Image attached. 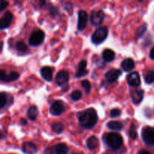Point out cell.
Masks as SVG:
<instances>
[{
    "instance_id": "6da1fadb",
    "label": "cell",
    "mask_w": 154,
    "mask_h": 154,
    "mask_svg": "<svg viewBox=\"0 0 154 154\" xmlns=\"http://www.w3.org/2000/svg\"><path fill=\"white\" fill-rule=\"evenodd\" d=\"M78 121L84 129H92L96 126L98 121L96 111L91 108L82 111L78 115Z\"/></svg>"
},
{
    "instance_id": "7a4b0ae2",
    "label": "cell",
    "mask_w": 154,
    "mask_h": 154,
    "mask_svg": "<svg viewBox=\"0 0 154 154\" xmlns=\"http://www.w3.org/2000/svg\"><path fill=\"white\" fill-rule=\"evenodd\" d=\"M106 143L113 150H118L123 146V140L121 135L117 132H111L106 136Z\"/></svg>"
},
{
    "instance_id": "3957f363",
    "label": "cell",
    "mask_w": 154,
    "mask_h": 154,
    "mask_svg": "<svg viewBox=\"0 0 154 154\" xmlns=\"http://www.w3.org/2000/svg\"><path fill=\"white\" fill-rule=\"evenodd\" d=\"M141 138L144 144L154 147V128L145 126L141 131Z\"/></svg>"
},
{
    "instance_id": "277c9868",
    "label": "cell",
    "mask_w": 154,
    "mask_h": 154,
    "mask_svg": "<svg viewBox=\"0 0 154 154\" xmlns=\"http://www.w3.org/2000/svg\"><path fill=\"white\" fill-rule=\"evenodd\" d=\"M108 35V29L106 26H102L96 30L92 35V42L96 45L102 43L107 38Z\"/></svg>"
},
{
    "instance_id": "5b68a950",
    "label": "cell",
    "mask_w": 154,
    "mask_h": 154,
    "mask_svg": "<svg viewBox=\"0 0 154 154\" xmlns=\"http://www.w3.org/2000/svg\"><path fill=\"white\" fill-rule=\"evenodd\" d=\"M45 38V34L42 30H35L30 35L29 39V43L32 46H38L43 43Z\"/></svg>"
},
{
    "instance_id": "8992f818",
    "label": "cell",
    "mask_w": 154,
    "mask_h": 154,
    "mask_svg": "<svg viewBox=\"0 0 154 154\" xmlns=\"http://www.w3.org/2000/svg\"><path fill=\"white\" fill-rule=\"evenodd\" d=\"M105 14L102 11H93L90 16V23L93 26H99L103 23Z\"/></svg>"
},
{
    "instance_id": "52a82bcc",
    "label": "cell",
    "mask_w": 154,
    "mask_h": 154,
    "mask_svg": "<svg viewBox=\"0 0 154 154\" xmlns=\"http://www.w3.org/2000/svg\"><path fill=\"white\" fill-rule=\"evenodd\" d=\"M20 75L16 72H11L10 73H7L5 70L0 69V81L3 82H11L16 81L19 78Z\"/></svg>"
},
{
    "instance_id": "ba28073f",
    "label": "cell",
    "mask_w": 154,
    "mask_h": 154,
    "mask_svg": "<svg viewBox=\"0 0 154 154\" xmlns=\"http://www.w3.org/2000/svg\"><path fill=\"white\" fill-rule=\"evenodd\" d=\"M14 16L10 11H7L0 18V30L8 29L11 24Z\"/></svg>"
},
{
    "instance_id": "9c48e42d",
    "label": "cell",
    "mask_w": 154,
    "mask_h": 154,
    "mask_svg": "<svg viewBox=\"0 0 154 154\" xmlns=\"http://www.w3.org/2000/svg\"><path fill=\"white\" fill-rule=\"evenodd\" d=\"M69 80V75L66 71H60L56 76V82L57 85L61 87H64L67 85Z\"/></svg>"
},
{
    "instance_id": "30bf717a",
    "label": "cell",
    "mask_w": 154,
    "mask_h": 154,
    "mask_svg": "<svg viewBox=\"0 0 154 154\" xmlns=\"http://www.w3.org/2000/svg\"><path fill=\"white\" fill-rule=\"evenodd\" d=\"M65 111V107L63 102L60 100L55 101L54 103L51 105L50 108V112L52 115L58 116L63 114Z\"/></svg>"
},
{
    "instance_id": "8fae6325",
    "label": "cell",
    "mask_w": 154,
    "mask_h": 154,
    "mask_svg": "<svg viewBox=\"0 0 154 154\" xmlns=\"http://www.w3.org/2000/svg\"><path fill=\"white\" fill-rule=\"evenodd\" d=\"M88 21V15L85 11H80L78 12V29L79 31H83L87 26Z\"/></svg>"
},
{
    "instance_id": "7c38bea8",
    "label": "cell",
    "mask_w": 154,
    "mask_h": 154,
    "mask_svg": "<svg viewBox=\"0 0 154 154\" xmlns=\"http://www.w3.org/2000/svg\"><path fill=\"white\" fill-rule=\"evenodd\" d=\"M127 82L131 87H138L141 84V78L138 72H132L127 76Z\"/></svg>"
},
{
    "instance_id": "4fadbf2b",
    "label": "cell",
    "mask_w": 154,
    "mask_h": 154,
    "mask_svg": "<svg viewBox=\"0 0 154 154\" xmlns=\"http://www.w3.org/2000/svg\"><path fill=\"white\" fill-rule=\"evenodd\" d=\"M122 74L121 71L119 69H111L105 74V78L109 83H114L119 78V76H120Z\"/></svg>"
},
{
    "instance_id": "5bb4252c",
    "label": "cell",
    "mask_w": 154,
    "mask_h": 154,
    "mask_svg": "<svg viewBox=\"0 0 154 154\" xmlns=\"http://www.w3.org/2000/svg\"><path fill=\"white\" fill-rule=\"evenodd\" d=\"M144 92L143 90H134L130 93L132 101L134 104H139L144 98Z\"/></svg>"
},
{
    "instance_id": "9a60e30c",
    "label": "cell",
    "mask_w": 154,
    "mask_h": 154,
    "mask_svg": "<svg viewBox=\"0 0 154 154\" xmlns=\"http://www.w3.org/2000/svg\"><path fill=\"white\" fill-rule=\"evenodd\" d=\"M88 72L87 69V61L86 60H81L79 63L78 66V70H77L75 77L77 78H80L81 77H84L87 75Z\"/></svg>"
},
{
    "instance_id": "2e32d148",
    "label": "cell",
    "mask_w": 154,
    "mask_h": 154,
    "mask_svg": "<svg viewBox=\"0 0 154 154\" xmlns=\"http://www.w3.org/2000/svg\"><path fill=\"white\" fill-rule=\"evenodd\" d=\"M22 150L26 154H35L37 153L38 149L36 146L32 142L23 143L22 147Z\"/></svg>"
},
{
    "instance_id": "e0dca14e",
    "label": "cell",
    "mask_w": 154,
    "mask_h": 154,
    "mask_svg": "<svg viewBox=\"0 0 154 154\" xmlns=\"http://www.w3.org/2000/svg\"><path fill=\"white\" fill-rule=\"evenodd\" d=\"M42 78L47 81H51L53 78V70L51 67L45 66L40 71Z\"/></svg>"
},
{
    "instance_id": "ac0fdd59",
    "label": "cell",
    "mask_w": 154,
    "mask_h": 154,
    "mask_svg": "<svg viewBox=\"0 0 154 154\" xmlns=\"http://www.w3.org/2000/svg\"><path fill=\"white\" fill-rule=\"evenodd\" d=\"M121 67L125 72H131L135 68V62L132 59L127 58L122 62Z\"/></svg>"
},
{
    "instance_id": "d6986e66",
    "label": "cell",
    "mask_w": 154,
    "mask_h": 154,
    "mask_svg": "<svg viewBox=\"0 0 154 154\" xmlns=\"http://www.w3.org/2000/svg\"><path fill=\"white\" fill-rule=\"evenodd\" d=\"M99 139L96 136H90L88 139L87 140V147L89 150H95L99 146Z\"/></svg>"
},
{
    "instance_id": "ffe728a7",
    "label": "cell",
    "mask_w": 154,
    "mask_h": 154,
    "mask_svg": "<svg viewBox=\"0 0 154 154\" xmlns=\"http://www.w3.org/2000/svg\"><path fill=\"white\" fill-rule=\"evenodd\" d=\"M54 153L55 154H68L69 153V147L66 144H58L54 147Z\"/></svg>"
},
{
    "instance_id": "44dd1931",
    "label": "cell",
    "mask_w": 154,
    "mask_h": 154,
    "mask_svg": "<svg viewBox=\"0 0 154 154\" xmlns=\"http://www.w3.org/2000/svg\"><path fill=\"white\" fill-rule=\"evenodd\" d=\"M102 57L106 62H111L115 58V54L111 49H106L102 53Z\"/></svg>"
},
{
    "instance_id": "7402d4cb",
    "label": "cell",
    "mask_w": 154,
    "mask_h": 154,
    "mask_svg": "<svg viewBox=\"0 0 154 154\" xmlns=\"http://www.w3.org/2000/svg\"><path fill=\"white\" fill-rule=\"evenodd\" d=\"M107 126L108 129L113 131H120L123 128V123L118 121H110L108 122Z\"/></svg>"
},
{
    "instance_id": "603a6c76",
    "label": "cell",
    "mask_w": 154,
    "mask_h": 154,
    "mask_svg": "<svg viewBox=\"0 0 154 154\" xmlns=\"http://www.w3.org/2000/svg\"><path fill=\"white\" fill-rule=\"evenodd\" d=\"M38 110L37 107L35 105L30 107L27 111V115L31 120H35L38 117Z\"/></svg>"
},
{
    "instance_id": "cb8c5ba5",
    "label": "cell",
    "mask_w": 154,
    "mask_h": 154,
    "mask_svg": "<svg viewBox=\"0 0 154 154\" xmlns=\"http://www.w3.org/2000/svg\"><path fill=\"white\" fill-rule=\"evenodd\" d=\"M51 129L56 133H61L64 130V125L62 123H54L51 126Z\"/></svg>"
},
{
    "instance_id": "d4e9b609",
    "label": "cell",
    "mask_w": 154,
    "mask_h": 154,
    "mask_svg": "<svg viewBox=\"0 0 154 154\" xmlns=\"http://www.w3.org/2000/svg\"><path fill=\"white\" fill-rule=\"evenodd\" d=\"M8 96L5 93H0V110L4 108L7 105Z\"/></svg>"
},
{
    "instance_id": "484cf974",
    "label": "cell",
    "mask_w": 154,
    "mask_h": 154,
    "mask_svg": "<svg viewBox=\"0 0 154 154\" xmlns=\"http://www.w3.org/2000/svg\"><path fill=\"white\" fill-rule=\"evenodd\" d=\"M16 48L18 51L22 53L26 52L27 50H28V48H27V45L24 43L23 42H21V41H19L16 43Z\"/></svg>"
},
{
    "instance_id": "4316f807",
    "label": "cell",
    "mask_w": 154,
    "mask_h": 154,
    "mask_svg": "<svg viewBox=\"0 0 154 154\" xmlns=\"http://www.w3.org/2000/svg\"><path fill=\"white\" fill-rule=\"evenodd\" d=\"M70 97L73 101H78L82 98V93L80 90H74L71 93Z\"/></svg>"
},
{
    "instance_id": "83f0119b",
    "label": "cell",
    "mask_w": 154,
    "mask_h": 154,
    "mask_svg": "<svg viewBox=\"0 0 154 154\" xmlns=\"http://www.w3.org/2000/svg\"><path fill=\"white\" fill-rule=\"evenodd\" d=\"M145 82L150 84L154 83V71H149L145 76Z\"/></svg>"
},
{
    "instance_id": "f1b7e54d",
    "label": "cell",
    "mask_w": 154,
    "mask_h": 154,
    "mask_svg": "<svg viewBox=\"0 0 154 154\" xmlns=\"http://www.w3.org/2000/svg\"><path fill=\"white\" fill-rule=\"evenodd\" d=\"M129 136H130V138H132V139H134V140L138 137L136 129H135V126L133 123L131 125L130 129H129Z\"/></svg>"
},
{
    "instance_id": "f546056e",
    "label": "cell",
    "mask_w": 154,
    "mask_h": 154,
    "mask_svg": "<svg viewBox=\"0 0 154 154\" xmlns=\"http://www.w3.org/2000/svg\"><path fill=\"white\" fill-rule=\"evenodd\" d=\"M81 86L84 88V90H85L86 93H89L90 92V90H91V84L87 80H84V81H83L81 82Z\"/></svg>"
},
{
    "instance_id": "4dcf8cb0",
    "label": "cell",
    "mask_w": 154,
    "mask_h": 154,
    "mask_svg": "<svg viewBox=\"0 0 154 154\" xmlns=\"http://www.w3.org/2000/svg\"><path fill=\"white\" fill-rule=\"evenodd\" d=\"M121 113L122 112L120 110L115 108V109L111 110V112H110V116H111V117H112V118H115V117H120Z\"/></svg>"
},
{
    "instance_id": "1f68e13d",
    "label": "cell",
    "mask_w": 154,
    "mask_h": 154,
    "mask_svg": "<svg viewBox=\"0 0 154 154\" xmlns=\"http://www.w3.org/2000/svg\"><path fill=\"white\" fill-rule=\"evenodd\" d=\"M8 2L4 1V0H0V12L4 11L8 5Z\"/></svg>"
},
{
    "instance_id": "d6a6232c",
    "label": "cell",
    "mask_w": 154,
    "mask_h": 154,
    "mask_svg": "<svg viewBox=\"0 0 154 154\" xmlns=\"http://www.w3.org/2000/svg\"><path fill=\"white\" fill-rule=\"evenodd\" d=\"M147 29V25L146 24H144L142 26H141V28L138 30V37H141L143 34L144 33V32Z\"/></svg>"
},
{
    "instance_id": "836d02e7",
    "label": "cell",
    "mask_w": 154,
    "mask_h": 154,
    "mask_svg": "<svg viewBox=\"0 0 154 154\" xmlns=\"http://www.w3.org/2000/svg\"><path fill=\"white\" fill-rule=\"evenodd\" d=\"M54 150H53V148H51V147H48V148H47L46 150H45V154H53L54 153Z\"/></svg>"
},
{
    "instance_id": "e575fe53",
    "label": "cell",
    "mask_w": 154,
    "mask_h": 154,
    "mask_svg": "<svg viewBox=\"0 0 154 154\" xmlns=\"http://www.w3.org/2000/svg\"><path fill=\"white\" fill-rule=\"evenodd\" d=\"M150 57L151 60H154V48H152L150 51Z\"/></svg>"
},
{
    "instance_id": "d590c367",
    "label": "cell",
    "mask_w": 154,
    "mask_h": 154,
    "mask_svg": "<svg viewBox=\"0 0 154 154\" xmlns=\"http://www.w3.org/2000/svg\"><path fill=\"white\" fill-rule=\"evenodd\" d=\"M138 154H152L151 153H150V152L147 151V150H141V151L138 152Z\"/></svg>"
},
{
    "instance_id": "8d00e7d4",
    "label": "cell",
    "mask_w": 154,
    "mask_h": 154,
    "mask_svg": "<svg viewBox=\"0 0 154 154\" xmlns=\"http://www.w3.org/2000/svg\"><path fill=\"white\" fill-rule=\"evenodd\" d=\"M20 122H21V123L23 125V126H26V125L27 124V121L25 120V119H21Z\"/></svg>"
},
{
    "instance_id": "74e56055",
    "label": "cell",
    "mask_w": 154,
    "mask_h": 154,
    "mask_svg": "<svg viewBox=\"0 0 154 154\" xmlns=\"http://www.w3.org/2000/svg\"><path fill=\"white\" fill-rule=\"evenodd\" d=\"M2 48H3V42H0V54L2 51Z\"/></svg>"
}]
</instances>
